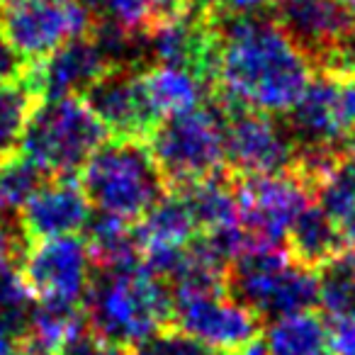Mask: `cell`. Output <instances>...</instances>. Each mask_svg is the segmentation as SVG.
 Returning <instances> with one entry per match:
<instances>
[{"instance_id": "cell-31", "label": "cell", "mask_w": 355, "mask_h": 355, "mask_svg": "<svg viewBox=\"0 0 355 355\" xmlns=\"http://www.w3.org/2000/svg\"><path fill=\"white\" fill-rule=\"evenodd\" d=\"M25 61L15 54L10 44L6 42V37L0 35V83H8V80H17L25 73Z\"/></svg>"}, {"instance_id": "cell-6", "label": "cell", "mask_w": 355, "mask_h": 355, "mask_svg": "<svg viewBox=\"0 0 355 355\" xmlns=\"http://www.w3.org/2000/svg\"><path fill=\"white\" fill-rule=\"evenodd\" d=\"M146 144L168 190L227 168L224 117L212 100L166 117Z\"/></svg>"}, {"instance_id": "cell-37", "label": "cell", "mask_w": 355, "mask_h": 355, "mask_svg": "<svg viewBox=\"0 0 355 355\" xmlns=\"http://www.w3.org/2000/svg\"><path fill=\"white\" fill-rule=\"evenodd\" d=\"M214 355H227V353H214Z\"/></svg>"}, {"instance_id": "cell-34", "label": "cell", "mask_w": 355, "mask_h": 355, "mask_svg": "<svg viewBox=\"0 0 355 355\" xmlns=\"http://www.w3.org/2000/svg\"><path fill=\"white\" fill-rule=\"evenodd\" d=\"M345 153H348V156H350V158H353V161H355V134H353V137L348 139V144H345Z\"/></svg>"}, {"instance_id": "cell-26", "label": "cell", "mask_w": 355, "mask_h": 355, "mask_svg": "<svg viewBox=\"0 0 355 355\" xmlns=\"http://www.w3.org/2000/svg\"><path fill=\"white\" fill-rule=\"evenodd\" d=\"M56 355H134V348L100 338L88 326H83L56 350Z\"/></svg>"}, {"instance_id": "cell-32", "label": "cell", "mask_w": 355, "mask_h": 355, "mask_svg": "<svg viewBox=\"0 0 355 355\" xmlns=\"http://www.w3.org/2000/svg\"><path fill=\"white\" fill-rule=\"evenodd\" d=\"M0 355H27L25 340L8 331L6 326H0Z\"/></svg>"}, {"instance_id": "cell-1", "label": "cell", "mask_w": 355, "mask_h": 355, "mask_svg": "<svg viewBox=\"0 0 355 355\" xmlns=\"http://www.w3.org/2000/svg\"><path fill=\"white\" fill-rule=\"evenodd\" d=\"M214 17L219 51L212 98L282 117L306 90L314 66L270 15Z\"/></svg>"}, {"instance_id": "cell-9", "label": "cell", "mask_w": 355, "mask_h": 355, "mask_svg": "<svg viewBox=\"0 0 355 355\" xmlns=\"http://www.w3.org/2000/svg\"><path fill=\"white\" fill-rule=\"evenodd\" d=\"M239 227L253 246L285 248L292 222L314 202L309 188L292 173L236 175Z\"/></svg>"}, {"instance_id": "cell-33", "label": "cell", "mask_w": 355, "mask_h": 355, "mask_svg": "<svg viewBox=\"0 0 355 355\" xmlns=\"http://www.w3.org/2000/svg\"><path fill=\"white\" fill-rule=\"evenodd\" d=\"M234 355H270V353H268V345H266V340H263V336H258L256 340H251L248 345H243V348Z\"/></svg>"}, {"instance_id": "cell-21", "label": "cell", "mask_w": 355, "mask_h": 355, "mask_svg": "<svg viewBox=\"0 0 355 355\" xmlns=\"http://www.w3.org/2000/svg\"><path fill=\"white\" fill-rule=\"evenodd\" d=\"M144 85H146L148 100H151L153 110L161 114V119L205 105L212 95V90L202 80H198L188 71L173 69V66H146Z\"/></svg>"}, {"instance_id": "cell-23", "label": "cell", "mask_w": 355, "mask_h": 355, "mask_svg": "<svg viewBox=\"0 0 355 355\" xmlns=\"http://www.w3.org/2000/svg\"><path fill=\"white\" fill-rule=\"evenodd\" d=\"M319 309L326 319L355 311V251H343L316 270Z\"/></svg>"}, {"instance_id": "cell-35", "label": "cell", "mask_w": 355, "mask_h": 355, "mask_svg": "<svg viewBox=\"0 0 355 355\" xmlns=\"http://www.w3.org/2000/svg\"><path fill=\"white\" fill-rule=\"evenodd\" d=\"M338 3H340V6L345 8V10L350 12V15L355 17V0H338Z\"/></svg>"}, {"instance_id": "cell-7", "label": "cell", "mask_w": 355, "mask_h": 355, "mask_svg": "<svg viewBox=\"0 0 355 355\" xmlns=\"http://www.w3.org/2000/svg\"><path fill=\"white\" fill-rule=\"evenodd\" d=\"M93 30L95 15L83 0H0V35L25 64L46 59Z\"/></svg>"}, {"instance_id": "cell-24", "label": "cell", "mask_w": 355, "mask_h": 355, "mask_svg": "<svg viewBox=\"0 0 355 355\" xmlns=\"http://www.w3.org/2000/svg\"><path fill=\"white\" fill-rule=\"evenodd\" d=\"M40 166L25 158L22 153H15L10 158L0 161V214L17 217L25 202L49 180Z\"/></svg>"}, {"instance_id": "cell-11", "label": "cell", "mask_w": 355, "mask_h": 355, "mask_svg": "<svg viewBox=\"0 0 355 355\" xmlns=\"http://www.w3.org/2000/svg\"><path fill=\"white\" fill-rule=\"evenodd\" d=\"M93 261L80 236H59L30 243L20 275L35 302L83 306Z\"/></svg>"}, {"instance_id": "cell-16", "label": "cell", "mask_w": 355, "mask_h": 355, "mask_svg": "<svg viewBox=\"0 0 355 355\" xmlns=\"http://www.w3.org/2000/svg\"><path fill=\"white\" fill-rule=\"evenodd\" d=\"M297 151L311 148H345L348 137L340 129L336 107V80L326 71H314L302 98L282 114Z\"/></svg>"}, {"instance_id": "cell-28", "label": "cell", "mask_w": 355, "mask_h": 355, "mask_svg": "<svg viewBox=\"0 0 355 355\" xmlns=\"http://www.w3.org/2000/svg\"><path fill=\"white\" fill-rule=\"evenodd\" d=\"M331 76L336 80V107H338L340 129L350 139L355 134V69Z\"/></svg>"}, {"instance_id": "cell-17", "label": "cell", "mask_w": 355, "mask_h": 355, "mask_svg": "<svg viewBox=\"0 0 355 355\" xmlns=\"http://www.w3.org/2000/svg\"><path fill=\"white\" fill-rule=\"evenodd\" d=\"M168 193H175L188 205L200 234L239 227V190L236 173L232 168H222L212 175L173 188Z\"/></svg>"}, {"instance_id": "cell-2", "label": "cell", "mask_w": 355, "mask_h": 355, "mask_svg": "<svg viewBox=\"0 0 355 355\" xmlns=\"http://www.w3.org/2000/svg\"><path fill=\"white\" fill-rule=\"evenodd\" d=\"M171 287L141 263L119 268L93 266L83 311L85 326L112 343L137 348L153 334L173 326Z\"/></svg>"}, {"instance_id": "cell-5", "label": "cell", "mask_w": 355, "mask_h": 355, "mask_svg": "<svg viewBox=\"0 0 355 355\" xmlns=\"http://www.w3.org/2000/svg\"><path fill=\"white\" fill-rule=\"evenodd\" d=\"M107 139V129L80 98L40 100L20 153L51 178H78L80 168Z\"/></svg>"}, {"instance_id": "cell-8", "label": "cell", "mask_w": 355, "mask_h": 355, "mask_svg": "<svg viewBox=\"0 0 355 355\" xmlns=\"http://www.w3.org/2000/svg\"><path fill=\"white\" fill-rule=\"evenodd\" d=\"M209 100L224 117L227 168L236 175H282L295 168L297 146L282 117L232 100Z\"/></svg>"}, {"instance_id": "cell-3", "label": "cell", "mask_w": 355, "mask_h": 355, "mask_svg": "<svg viewBox=\"0 0 355 355\" xmlns=\"http://www.w3.org/2000/svg\"><path fill=\"white\" fill-rule=\"evenodd\" d=\"M80 190L98 212L137 224L168 195L146 141L110 137L78 173Z\"/></svg>"}, {"instance_id": "cell-22", "label": "cell", "mask_w": 355, "mask_h": 355, "mask_svg": "<svg viewBox=\"0 0 355 355\" xmlns=\"http://www.w3.org/2000/svg\"><path fill=\"white\" fill-rule=\"evenodd\" d=\"M37 103L40 100L22 78L0 83V161L20 153L22 137Z\"/></svg>"}, {"instance_id": "cell-4", "label": "cell", "mask_w": 355, "mask_h": 355, "mask_svg": "<svg viewBox=\"0 0 355 355\" xmlns=\"http://www.w3.org/2000/svg\"><path fill=\"white\" fill-rule=\"evenodd\" d=\"M227 295L251 309L263 329L277 319L319 309L314 270L297 266L285 248L253 246L241 251L227 270Z\"/></svg>"}, {"instance_id": "cell-36", "label": "cell", "mask_w": 355, "mask_h": 355, "mask_svg": "<svg viewBox=\"0 0 355 355\" xmlns=\"http://www.w3.org/2000/svg\"><path fill=\"white\" fill-rule=\"evenodd\" d=\"M83 3H85V6H88V8L93 6V0H83Z\"/></svg>"}, {"instance_id": "cell-19", "label": "cell", "mask_w": 355, "mask_h": 355, "mask_svg": "<svg viewBox=\"0 0 355 355\" xmlns=\"http://www.w3.org/2000/svg\"><path fill=\"white\" fill-rule=\"evenodd\" d=\"M270 355H334L329 319L319 309L277 319L263 329Z\"/></svg>"}, {"instance_id": "cell-20", "label": "cell", "mask_w": 355, "mask_h": 355, "mask_svg": "<svg viewBox=\"0 0 355 355\" xmlns=\"http://www.w3.org/2000/svg\"><path fill=\"white\" fill-rule=\"evenodd\" d=\"M134 234L139 239L141 251L158 248H183L200 234L188 205L175 193H168L153 209H148L137 224Z\"/></svg>"}, {"instance_id": "cell-30", "label": "cell", "mask_w": 355, "mask_h": 355, "mask_svg": "<svg viewBox=\"0 0 355 355\" xmlns=\"http://www.w3.org/2000/svg\"><path fill=\"white\" fill-rule=\"evenodd\" d=\"M148 8L153 12V22L161 25V22H168V20H175V17L185 15L190 12L195 6H198L200 0H146ZM153 25V27H156Z\"/></svg>"}, {"instance_id": "cell-12", "label": "cell", "mask_w": 355, "mask_h": 355, "mask_svg": "<svg viewBox=\"0 0 355 355\" xmlns=\"http://www.w3.org/2000/svg\"><path fill=\"white\" fill-rule=\"evenodd\" d=\"M80 100L93 110V114L112 139L148 141L156 127L163 122L148 100L144 69L139 66L107 69L80 95Z\"/></svg>"}, {"instance_id": "cell-27", "label": "cell", "mask_w": 355, "mask_h": 355, "mask_svg": "<svg viewBox=\"0 0 355 355\" xmlns=\"http://www.w3.org/2000/svg\"><path fill=\"white\" fill-rule=\"evenodd\" d=\"M30 248V241L22 234L17 217L0 214V268L3 266H20L22 256Z\"/></svg>"}, {"instance_id": "cell-10", "label": "cell", "mask_w": 355, "mask_h": 355, "mask_svg": "<svg viewBox=\"0 0 355 355\" xmlns=\"http://www.w3.org/2000/svg\"><path fill=\"white\" fill-rule=\"evenodd\" d=\"M268 15L309 59L314 71L326 73L336 69L355 30V17L338 0H272Z\"/></svg>"}, {"instance_id": "cell-14", "label": "cell", "mask_w": 355, "mask_h": 355, "mask_svg": "<svg viewBox=\"0 0 355 355\" xmlns=\"http://www.w3.org/2000/svg\"><path fill=\"white\" fill-rule=\"evenodd\" d=\"M112 69L93 35L66 42L46 59L25 66L20 76L37 100L80 98L100 76Z\"/></svg>"}, {"instance_id": "cell-15", "label": "cell", "mask_w": 355, "mask_h": 355, "mask_svg": "<svg viewBox=\"0 0 355 355\" xmlns=\"http://www.w3.org/2000/svg\"><path fill=\"white\" fill-rule=\"evenodd\" d=\"M30 243L59 236H78L90 222V202L78 178H49L17 212Z\"/></svg>"}, {"instance_id": "cell-18", "label": "cell", "mask_w": 355, "mask_h": 355, "mask_svg": "<svg viewBox=\"0 0 355 355\" xmlns=\"http://www.w3.org/2000/svg\"><path fill=\"white\" fill-rule=\"evenodd\" d=\"M285 251L297 266L316 272L348 248H345V241L340 236L338 227L334 224V219L319 205L311 202L292 222L285 239Z\"/></svg>"}, {"instance_id": "cell-13", "label": "cell", "mask_w": 355, "mask_h": 355, "mask_svg": "<svg viewBox=\"0 0 355 355\" xmlns=\"http://www.w3.org/2000/svg\"><path fill=\"white\" fill-rule=\"evenodd\" d=\"M173 329L214 353L234 355L263 334L261 319L227 292L173 297Z\"/></svg>"}, {"instance_id": "cell-29", "label": "cell", "mask_w": 355, "mask_h": 355, "mask_svg": "<svg viewBox=\"0 0 355 355\" xmlns=\"http://www.w3.org/2000/svg\"><path fill=\"white\" fill-rule=\"evenodd\" d=\"M334 355H355V311L329 319Z\"/></svg>"}, {"instance_id": "cell-25", "label": "cell", "mask_w": 355, "mask_h": 355, "mask_svg": "<svg viewBox=\"0 0 355 355\" xmlns=\"http://www.w3.org/2000/svg\"><path fill=\"white\" fill-rule=\"evenodd\" d=\"M134 355H214V350L205 348L202 343L171 326L139 343L134 348Z\"/></svg>"}]
</instances>
